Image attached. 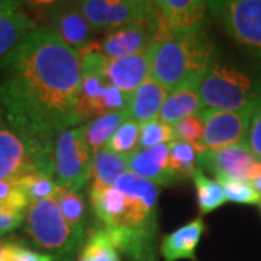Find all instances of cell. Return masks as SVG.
Returning a JSON list of instances; mask_svg holds the SVG:
<instances>
[{
    "instance_id": "1",
    "label": "cell",
    "mask_w": 261,
    "mask_h": 261,
    "mask_svg": "<svg viewBox=\"0 0 261 261\" xmlns=\"http://www.w3.org/2000/svg\"><path fill=\"white\" fill-rule=\"evenodd\" d=\"M0 100L15 126L54 147L56 137L80 126L82 60L51 29L39 27L0 61Z\"/></svg>"
},
{
    "instance_id": "2",
    "label": "cell",
    "mask_w": 261,
    "mask_h": 261,
    "mask_svg": "<svg viewBox=\"0 0 261 261\" xmlns=\"http://www.w3.org/2000/svg\"><path fill=\"white\" fill-rule=\"evenodd\" d=\"M113 186L126 196L128 205L119 222L103 231L118 252L125 254L129 260L155 261L159 187L130 171L123 173Z\"/></svg>"
},
{
    "instance_id": "3",
    "label": "cell",
    "mask_w": 261,
    "mask_h": 261,
    "mask_svg": "<svg viewBox=\"0 0 261 261\" xmlns=\"http://www.w3.org/2000/svg\"><path fill=\"white\" fill-rule=\"evenodd\" d=\"M202 111H254L261 103V65L215 53L199 83Z\"/></svg>"
},
{
    "instance_id": "4",
    "label": "cell",
    "mask_w": 261,
    "mask_h": 261,
    "mask_svg": "<svg viewBox=\"0 0 261 261\" xmlns=\"http://www.w3.org/2000/svg\"><path fill=\"white\" fill-rule=\"evenodd\" d=\"M216 53L214 39L205 29L155 42L151 77L168 93L202 75Z\"/></svg>"
},
{
    "instance_id": "5",
    "label": "cell",
    "mask_w": 261,
    "mask_h": 261,
    "mask_svg": "<svg viewBox=\"0 0 261 261\" xmlns=\"http://www.w3.org/2000/svg\"><path fill=\"white\" fill-rule=\"evenodd\" d=\"M25 222L29 238L54 261H74L83 247L84 231H75L65 222L56 197L31 202Z\"/></svg>"
},
{
    "instance_id": "6",
    "label": "cell",
    "mask_w": 261,
    "mask_h": 261,
    "mask_svg": "<svg viewBox=\"0 0 261 261\" xmlns=\"http://www.w3.org/2000/svg\"><path fill=\"white\" fill-rule=\"evenodd\" d=\"M42 173L54 177L53 147L32 140L8 119L0 100V180Z\"/></svg>"
},
{
    "instance_id": "7",
    "label": "cell",
    "mask_w": 261,
    "mask_h": 261,
    "mask_svg": "<svg viewBox=\"0 0 261 261\" xmlns=\"http://www.w3.org/2000/svg\"><path fill=\"white\" fill-rule=\"evenodd\" d=\"M207 12L261 65V0H209Z\"/></svg>"
},
{
    "instance_id": "8",
    "label": "cell",
    "mask_w": 261,
    "mask_h": 261,
    "mask_svg": "<svg viewBox=\"0 0 261 261\" xmlns=\"http://www.w3.org/2000/svg\"><path fill=\"white\" fill-rule=\"evenodd\" d=\"M54 180L60 189L79 192L92 176L93 154L86 144L84 128L60 132L54 140Z\"/></svg>"
},
{
    "instance_id": "9",
    "label": "cell",
    "mask_w": 261,
    "mask_h": 261,
    "mask_svg": "<svg viewBox=\"0 0 261 261\" xmlns=\"http://www.w3.org/2000/svg\"><path fill=\"white\" fill-rule=\"evenodd\" d=\"M37 12V18L51 29L65 45L80 53L93 42L94 31L79 9L77 3L68 2H42L28 3Z\"/></svg>"
},
{
    "instance_id": "10",
    "label": "cell",
    "mask_w": 261,
    "mask_h": 261,
    "mask_svg": "<svg viewBox=\"0 0 261 261\" xmlns=\"http://www.w3.org/2000/svg\"><path fill=\"white\" fill-rule=\"evenodd\" d=\"M79 9L94 31H113L134 22L159 16L154 2L148 0H83Z\"/></svg>"
},
{
    "instance_id": "11",
    "label": "cell",
    "mask_w": 261,
    "mask_h": 261,
    "mask_svg": "<svg viewBox=\"0 0 261 261\" xmlns=\"http://www.w3.org/2000/svg\"><path fill=\"white\" fill-rule=\"evenodd\" d=\"M197 167L212 173L215 180L240 178L252 181L261 177V161L254 157L245 142L215 151H199Z\"/></svg>"
},
{
    "instance_id": "12",
    "label": "cell",
    "mask_w": 261,
    "mask_h": 261,
    "mask_svg": "<svg viewBox=\"0 0 261 261\" xmlns=\"http://www.w3.org/2000/svg\"><path fill=\"white\" fill-rule=\"evenodd\" d=\"M159 32L160 23L157 16L109 31L103 41H93L92 45L105 57L118 60L145 51L159 41Z\"/></svg>"
},
{
    "instance_id": "13",
    "label": "cell",
    "mask_w": 261,
    "mask_h": 261,
    "mask_svg": "<svg viewBox=\"0 0 261 261\" xmlns=\"http://www.w3.org/2000/svg\"><path fill=\"white\" fill-rule=\"evenodd\" d=\"M199 115L203 121V137L199 151H215L245 142L251 111L229 112L205 109Z\"/></svg>"
},
{
    "instance_id": "14",
    "label": "cell",
    "mask_w": 261,
    "mask_h": 261,
    "mask_svg": "<svg viewBox=\"0 0 261 261\" xmlns=\"http://www.w3.org/2000/svg\"><path fill=\"white\" fill-rule=\"evenodd\" d=\"M154 3L159 9V41L203 29L207 12L205 0H159Z\"/></svg>"
},
{
    "instance_id": "15",
    "label": "cell",
    "mask_w": 261,
    "mask_h": 261,
    "mask_svg": "<svg viewBox=\"0 0 261 261\" xmlns=\"http://www.w3.org/2000/svg\"><path fill=\"white\" fill-rule=\"evenodd\" d=\"M154 48L155 44H152L140 54L118 60H111L105 57L102 64L103 77L123 93L132 94L141 84L151 77Z\"/></svg>"
},
{
    "instance_id": "16",
    "label": "cell",
    "mask_w": 261,
    "mask_h": 261,
    "mask_svg": "<svg viewBox=\"0 0 261 261\" xmlns=\"http://www.w3.org/2000/svg\"><path fill=\"white\" fill-rule=\"evenodd\" d=\"M23 5L22 2L0 0V61L39 28Z\"/></svg>"
},
{
    "instance_id": "17",
    "label": "cell",
    "mask_w": 261,
    "mask_h": 261,
    "mask_svg": "<svg viewBox=\"0 0 261 261\" xmlns=\"http://www.w3.org/2000/svg\"><path fill=\"white\" fill-rule=\"evenodd\" d=\"M170 145H159L152 148H142L135 151L128 159L130 173L148 180L157 186H173L176 180L170 171L168 163Z\"/></svg>"
},
{
    "instance_id": "18",
    "label": "cell",
    "mask_w": 261,
    "mask_h": 261,
    "mask_svg": "<svg viewBox=\"0 0 261 261\" xmlns=\"http://www.w3.org/2000/svg\"><path fill=\"white\" fill-rule=\"evenodd\" d=\"M203 218L199 216L192 222L180 226L174 232L168 233L163 238L160 251L164 261L187 260L196 261V248L205 232Z\"/></svg>"
},
{
    "instance_id": "19",
    "label": "cell",
    "mask_w": 261,
    "mask_h": 261,
    "mask_svg": "<svg viewBox=\"0 0 261 261\" xmlns=\"http://www.w3.org/2000/svg\"><path fill=\"white\" fill-rule=\"evenodd\" d=\"M199 83L200 79H196L180 86L174 92L168 94L167 100L164 102L159 115L160 119L168 125H174L187 116L202 112Z\"/></svg>"
},
{
    "instance_id": "20",
    "label": "cell",
    "mask_w": 261,
    "mask_h": 261,
    "mask_svg": "<svg viewBox=\"0 0 261 261\" xmlns=\"http://www.w3.org/2000/svg\"><path fill=\"white\" fill-rule=\"evenodd\" d=\"M89 197L94 215L102 224V229L105 231L111 229L119 222L128 205L126 196L115 186H103L92 183Z\"/></svg>"
},
{
    "instance_id": "21",
    "label": "cell",
    "mask_w": 261,
    "mask_h": 261,
    "mask_svg": "<svg viewBox=\"0 0 261 261\" xmlns=\"http://www.w3.org/2000/svg\"><path fill=\"white\" fill-rule=\"evenodd\" d=\"M168 90L152 77L145 80L130 94L129 115L140 123L159 118L161 108L167 100Z\"/></svg>"
},
{
    "instance_id": "22",
    "label": "cell",
    "mask_w": 261,
    "mask_h": 261,
    "mask_svg": "<svg viewBox=\"0 0 261 261\" xmlns=\"http://www.w3.org/2000/svg\"><path fill=\"white\" fill-rule=\"evenodd\" d=\"M128 119H130L129 111H123V112L105 113L102 116L84 123V138L90 152L94 155L97 151L105 148L113 134Z\"/></svg>"
},
{
    "instance_id": "23",
    "label": "cell",
    "mask_w": 261,
    "mask_h": 261,
    "mask_svg": "<svg viewBox=\"0 0 261 261\" xmlns=\"http://www.w3.org/2000/svg\"><path fill=\"white\" fill-rule=\"evenodd\" d=\"M128 159L129 157L115 154L106 148L97 151L92 160L90 177H93V183L103 185V186H113L115 181L121 177L123 173L129 171Z\"/></svg>"
},
{
    "instance_id": "24",
    "label": "cell",
    "mask_w": 261,
    "mask_h": 261,
    "mask_svg": "<svg viewBox=\"0 0 261 261\" xmlns=\"http://www.w3.org/2000/svg\"><path fill=\"white\" fill-rule=\"evenodd\" d=\"M192 180L196 187V197H197V206L200 215L211 214L218 207L226 203L224 187L221 186L216 180L209 178L203 170L197 167L192 176Z\"/></svg>"
},
{
    "instance_id": "25",
    "label": "cell",
    "mask_w": 261,
    "mask_h": 261,
    "mask_svg": "<svg viewBox=\"0 0 261 261\" xmlns=\"http://www.w3.org/2000/svg\"><path fill=\"white\" fill-rule=\"evenodd\" d=\"M197 154L199 148L185 141H174L170 144L168 163L176 183L192 178L197 168Z\"/></svg>"
},
{
    "instance_id": "26",
    "label": "cell",
    "mask_w": 261,
    "mask_h": 261,
    "mask_svg": "<svg viewBox=\"0 0 261 261\" xmlns=\"http://www.w3.org/2000/svg\"><path fill=\"white\" fill-rule=\"evenodd\" d=\"M77 261H121L119 252L102 228L87 235Z\"/></svg>"
},
{
    "instance_id": "27",
    "label": "cell",
    "mask_w": 261,
    "mask_h": 261,
    "mask_svg": "<svg viewBox=\"0 0 261 261\" xmlns=\"http://www.w3.org/2000/svg\"><path fill=\"white\" fill-rule=\"evenodd\" d=\"M60 207V212L65 219V222L75 231H84L86 222V202L80 192H71L58 189L54 196Z\"/></svg>"
},
{
    "instance_id": "28",
    "label": "cell",
    "mask_w": 261,
    "mask_h": 261,
    "mask_svg": "<svg viewBox=\"0 0 261 261\" xmlns=\"http://www.w3.org/2000/svg\"><path fill=\"white\" fill-rule=\"evenodd\" d=\"M16 186L28 196L29 202H38L54 197L58 192V185L53 176L42 174V173H32L13 180Z\"/></svg>"
},
{
    "instance_id": "29",
    "label": "cell",
    "mask_w": 261,
    "mask_h": 261,
    "mask_svg": "<svg viewBox=\"0 0 261 261\" xmlns=\"http://www.w3.org/2000/svg\"><path fill=\"white\" fill-rule=\"evenodd\" d=\"M140 122L135 119H128L119 129L112 135V138L108 141L105 148L112 151L115 154L129 157L135 151H138L140 142Z\"/></svg>"
},
{
    "instance_id": "30",
    "label": "cell",
    "mask_w": 261,
    "mask_h": 261,
    "mask_svg": "<svg viewBox=\"0 0 261 261\" xmlns=\"http://www.w3.org/2000/svg\"><path fill=\"white\" fill-rule=\"evenodd\" d=\"M176 141L173 125H168L163 122L160 118L151 119V121L141 123L140 126V142H138V149L152 148Z\"/></svg>"
},
{
    "instance_id": "31",
    "label": "cell",
    "mask_w": 261,
    "mask_h": 261,
    "mask_svg": "<svg viewBox=\"0 0 261 261\" xmlns=\"http://www.w3.org/2000/svg\"><path fill=\"white\" fill-rule=\"evenodd\" d=\"M224 187L226 200L238 205H260L261 195L255 192L250 181L240 178H219L216 180Z\"/></svg>"
},
{
    "instance_id": "32",
    "label": "cell",
    "mask_w": 261,
    "mask_h": 261,
    "mask_svg": "<svg viewBox=\"0 0 261 261\" xmlns=\"http://www.w3.org/2000/svg\"><path fill=\"white\" fill-rule=\"evenodd\" d=\"M28 196L25 195L13 180H0V206L13 214H27L29 206Z\"/></svg>"
},
{
    "instance_id": "33",
    "label": "cell",
    "mask_w": 261,
    "mask_h": 261,
    "mask_svg": "<svg viewBox=\"0 0 261 261\" xmlns=\"http://www.w3.org/2000/svg\"><path fill=\"white\" fill-rule=\"evenodd\" d=\"M176 141H185L199 148L203 137V121L200 115H192L173 125Z\"/></svg>"
},
{
    "instance_id": "34",
    "label": "cell",
    "mask_w": 261,
    "mask_h": 261,
    "mask_svg": "<svg viewBox=\"0 0 261 261\" xmlns=\"http://www.w3.org/2000/svg\"><path fill=\"white\" fill-rule=\"evenodd\" d=\"M245 145L254 154V157L261 161V103L252 111Z\"/></svg>"
},
{
    "instance_id": "35",
    "label": "cell",
    "mask_w": 261,
    "mask_h": 261,
    "mask_svg": "<svg viewBox=\"0 0 261 261\" xmlns=\"http://www.w3.org/2000/svg\"><path fill=\"white\" fill-rule=\"evenodd\" d=\"M8 257L9 261H54L51 255L45 252L31 250L16 241H8Z\"/></svg>"
},
{
    "instance_id": "36",
    "label": "cell",
    "mask_w": 261,
    "mask_h": 261,
    "mask_svg": "<svg viewBox=\"0 0 261 261\" xmlns=\"http://www.w3.org/2000/svg\"><path fill=\"white\" fill-rule=\"evenodd\" d=\"M25 221L23 214H13L0 206V238L5 237L6 233L15 231Z\"/></svg>"
},
{
    "instance_id": "37",
    "label": "cell",
    "mask_w": 261,
    "mask_h": 261,
    "mask_svg": "<svg viewBox=\"0 0 261 261\" xmlns=\"http://www.w3.org/2000/svg\"><path fill=\"white\" fill-rule=\"evenodd\" d=\"M6 247H8V240L0 238V261L5 260V255H6Z\"/></svg>"
},
{
    "instance_id": "38",
    "label": "cell",
    "mask_w": 261,
    "mask_h": 261,
    "mask_svg": "<svg viewBox=\"0 0 261 261\" xmlns=\"http://www.w3.org/2000/svg\"><path fill=\"white\" fill-rule=\"evenodd\" d=\"M250 183H251V186L255 189V192H258L261 195V177L255 178V180H252Z\"/></svg>"
},
{
    "instance_id": "39",
    "label": "cell",
    "mask_w": 261,
    "mask_h": 261,
    "mask_svg": "<svg viewBox=\"0 0 261 261\" xmlns=\"http://www.w3.org/2000/svg\"><path fill=\"white\" fill-rule=\"evenodd\" d=\"M9 241V240H8ZM3 261H9V257H8V247H6V255H5V260Z\"/></svg>"
},
{
    "instance_id": "40",
    "label": "cell",
    "mask_w": 261,
    "mask_h": 261,
    "mask_svg": "<svg viewBox=\"0 0 261 261\" xmlns=\"http://www.w3.org/2000/svg\"><path fill=\"white\" fill-rule=\"evenodd\" d=\"M258 206H260V212H261V203H260V205H258Z\"/></svg>"
}]
</instances>
